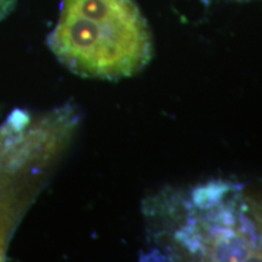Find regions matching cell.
Returning a JSON list of instances; mask_svg holds the SVG:
<instances>
[{"label":"cell","instance_id":"6da1fadb","mask_svg":"<svg viewBox=\"0 0 262 262\" xmlns=\"http://www.w3.org/2000/svg\"><path fill=\"white\" fill-rule=\"evenodd\" d=\"M48 47L68 71L89 79L133 77L153 57L152 33L135 0H61Z\"/></svg>","mask_w":262,"mask_h":262},{"label":"cell","instance_id":"7a4b0ae2","mask_svg":"<svg viewBox=\"0 0 262 262\" xmlns=\"http://www.w3.org/2000/svg\"><path fill=\"white\" fill-rule=\"evenodd\" d=\"M169 209L171 250L189 260L256 261V237L245 193L229 182H209L179 192Z\"/></svg>","mask_w":262,"mask_h":262},{"label":"cell","instance_id":"3957f363","mask_svg":"<svg viewBox=\"0 0 262 262\" xmlns=\"http://www.w3.org/2000/svg\"><path fill=\"white\" fill-rule=\"evenodd\" d=\"M245 202L256 237V261H262V198L245 194Z\"/></svg>","mask_w":262,"mask_h":262},{"label":"cell","instance_id":"277c9868","mask_svg":"<svg viewBox=\"0 0 262 262\" xmlns=\"http://www.w3.org/2000/svg\"><path fill=\"white\" fill-rule=\"evenodd\" d=\"M17 0H0V21L8 17L15 9Z\"/></svg>","mask_w":262,"mask_h":262},{"label":"cell","instance_id":"5b68a950","mask_svg":"<svg viewBox=\"0 0 262 262\" xmlns=\"http://www.w3.org/2000/svg\"><path fill=\"white\" fill-rule=\"evenodd\" d=\"M237 2H247V0H237Z\"/></svg>","mask_w":262,"mask_h":262}]
</instances>
